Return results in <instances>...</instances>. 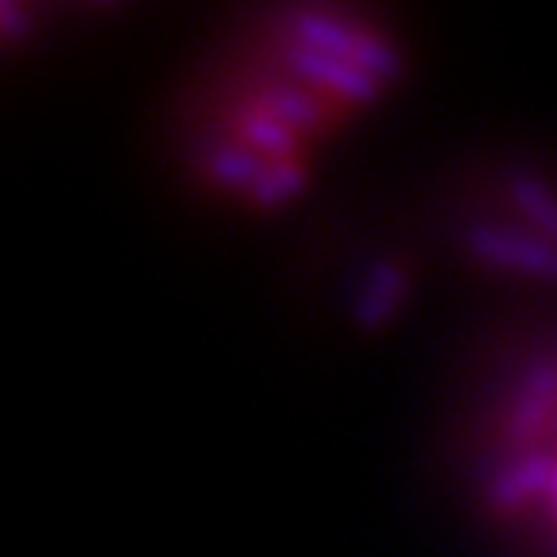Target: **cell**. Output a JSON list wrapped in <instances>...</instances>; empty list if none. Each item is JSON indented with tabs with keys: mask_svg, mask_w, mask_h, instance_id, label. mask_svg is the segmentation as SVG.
<instances>
[{
	"mask_svg": "<svg viewBox=\"0 0 557 557\" xmlns=\"http://www.w3.org/2000/svg\"><path fill=\"white\" fill-rule=\"evenodd\" d=\"M476 496L531 557H557V345L499 387L476 445Z\"/></svg>",
	"mask_w": 557,
	"mask_h": 557,
	"instance_id": "2",
	"label": "cell"
},
{
	"mask_svg": "<svg viewBox=\"0 0 557 557\" xmlns=\"http://www.w3.org/2000/svg\"><path fill=\"white\" fill-rule=\"evenodd\" d=\"M403 51L357 9H283L209 62L186 109L201 186L244 209L283 206L399 78Z\"/></svg>",
	"mask_w": 557,
	"mask_h": 557,
	"instance_id": "1",
	"label": "cell"
}]
</instances>
